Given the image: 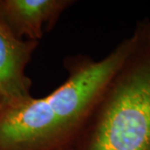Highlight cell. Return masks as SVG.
Masks as SVG:
<instances>
[{
	"instance_id": "2",
	"label": "cell",
	"mask_w": 150,
	"mask_h": 150,
	"mask_svg": "<svg viewBox=\"0 0 150 150\" xmlns=\"http://www.w3.org/2000/svg\"><path fill=\"white\" fill-rule=\"evenodd\" d=\"M99 97L72 150H150V21Z\"/></svg>"
},
{
	"instance_id": "5",
	"label": "cell",
	"mask_w": 150,
	"mask_h": 150,
	"mask_svg": "<svg viewBox=\"0 0 150 150\" xmlns=\"http://www.w3.org/2000/svg\"><path fill=\"white\" fill-rule=\"evenodd\" d=\"M59 150H72V148H64V149H62Z\"/></svg>"
},
{
	"instance_id": "1",
	"label": "cell",
	"mask_w": 150,
	"mask_h": 150,
	"mask_svg": "<svg viewBox=\"0 0 150 150\" xmlns=\"http://www.w3.org/2000/svg\"><path fill=\"white\" fill-rule=\"evenodd\" d=\"M134 43L132 34L100 60L83 54L65 58L68 77L59 88L47 96L0 110V150L72 148Z\"/></svg>"
},
{
	"instance_id": "3",
	"label": "cell",
	"mask_w": 150,
	"mask_h": 150,
	"mask_svg": "<svg viewBox=\"0 0 150 150\" xmlns=\"http://www.w3.org/2000/svg\"><path fill=\"white\" fill-rule=\"evenodd\" d=\"M38 43L17 37L0 15V110L33 98L25 70Z\"/></svg>"
},
{
	"instance_id": "4",
	"label": "cell",
	"mask_w": 150,
	"mask_h": 150,
	"mask_svg": "<svg viewBox=\"0 0 150 150\" xmlns=\"http://www.w3.org/2000/svg\"><path fill=\"white\" fill-rule=\"evenodd\" d=\"M75 3L74 0H0V15L17 37L39 42Z\"/></svg>"
}]
</instances>
